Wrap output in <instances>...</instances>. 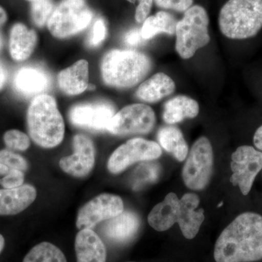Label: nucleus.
<instances>
[{"instance_id": "c85d7f7f", "label": "nucleus", "mask_w": 262, "mask_h": 262, "mask_svg": "<svg viewBox=\"0 0 262 262\" xmlns=\"http://www.w3.org/2000/svg\"><path fill=\"white\" fill-rule=\"evenodd\" d=\"M0 163L9 168L17 169L21 171L28 168L27 160L23 157L5 149L0 151Z\"/></svg>"}, {"instance_id": "72a5a7b5", "label": "nucleus", "mask_w": 262, "mask_h": 262, "mask_svg": "<svg viewBox=\"0 0 262 262\" xmlns=\"http://www.w3.org/2000/svg\"><path fill=\"white\" fill-rule=\"evenodd\" d=\"M130 3H135L139 1V5L136 8L135 18L138 23H143L146 18L149 16L153 0H127Z\"/></svg>"}, {"instance_id": "79ce46f5", "label": "nucleus", "mask_w": 262, "mask_h": 262, "mask_svg": "<svg viewBox=\"0 0 262 262\" xmlns=\"http://www.w3.org/2000/svg\"><path fill=\"white\" fill-rule=\"evenodd\" d=\"M89 90H94L95 89V86L92 85V84H89Z\"/></svg>"}, {"instance_id": "a19ab883", "label": "nucleus", "mask_w": 262, "mask_h": 262, "mask_svg": "<svg viewBox=\"0 0 262 262\" xmlns=\"http://www.w3.org/2000/svg\"><path fill=\"white\" fill-rule=\"evenodd\" d=\"M3 46V36H2L1 32H0V50L2 49Z\"/></svg>"}, {"instance_id": "aec40b11", "label": "nucleus", "mask_w": 262, "mask_h": 262, "mask_svg": "<svg viewBox=\"0 0 262 262\" xmlns=\"http://www.w3.org/2000/svg\"><path fill=\"white\" fill-rule=\"evenodd\" d=\"M13 84L15 90L25 96H38L49 86V77L41 69L22 67L15 73Z\"/></svg>"}, {"instance_id": "58836bf2", "label": "nucleus", "mask_w": 262, "mask_h": 262, "mask_svg": "<svg viewBox=\"0 0 262 262\" xmlns=\"http://www.w3.org/2000/svg\"><path fill=\"white\" fill-rule=\"evenodd\" d=\"M10 168L7 167L6 165H3V164L0 163V182H1L2 179L7 173L9 171Z\"/></svg>"}, {"instance_id": "f257e3e1", "label": "nucleus", "mask_w": 262, "mask_h": 262, "mask_svg": "<svg viewBox=\"0 0 262 262\" xmlns=\"http://www.w3.org/2000/svg\"><path fill=\"white\" fill-rule=\"evenodd\" d=\"M216 262H252L262 259V215L246 212L237 215L215 242Z\"/></svg>"}, {"instance_id": "393cba45", "label": "nucleus", "mask_w": 262, "mask_h": 262, "mask_svg": "<svg viewBox=\"0 0 262 262\" xmlns=\"http://www.w3.org/2000/svg\"><path fill=\"white\" fill-rule=\"evenodd\" d=\"M177 21L174 17L165 11H160L148 16L143 22L141 34L144 39H149L160 33L173 35L175 34Z\"/></svg>"}, {"instance_id": "6ab92c4d", "label": "nucleus", "mask_w": 262, "mask_h": 262, "mask_svg": "<svg viewBox=\"0 0 262 262\" xmlns=\"http://www.w3.org/2000/svg\"><path fill=\"white\" fill-rule=\"evenodd\" d=\"M89 63L85 60L76 62L58 75L60 89L70 96L81 94L89 89Z\"/></svg>"}, {"instance_id": "0eeeda50", "label": "nucleus", "mask_w": 262, "mask_h": 262, "mask_svg": "<svg viewBox=\"0 0 262 262\" xmlns=\"http://www.w3.org/2000/svg\"><path fill=\"white\" fill-rule=\"evenodd\" d=\"M213 168V151L211 141L202 136L188 153L182 170L184 184L192 190H202L209 184Z\"/></svg>"}, {"instance_id": "7ed1b4c3", "label": "nucleus", "mask_w": 262, "mask_h": 262, "mask_svg": "<svg viewBox=\"0 0 262 262\" xmlns=\"http://www.w3.org/2000/svg\"><path fill=\"white\" fill-rule=\"evenodd\" d=\"M151 59L135 51L115 49L103 56L101 71L103 82L116 89H125L139 83L151 69Z\"/></svg>"}, {"instance_id": "f03ea898", "label": "nucleus", "mask_w": 262, "mask_h": 262, "mask_svg": "<svg viewBox=\"0 0 262 262\" xmlns=\"http://www.w3.org/2000/svg\"><path fill=\"white\" fill-rule=\"evenodd\" d=\"M27 125L32 140L41 147H56L64 137L63 117L50 95H38L32 100L27 111Z\"/></svg>"}, {"instance_id": "c9c22d12", "label": "nucleus", "mask_w": 262, "mask_h": 262, "mask_svg": "<svg viewBox=\"0 0 262 262\" xmlns=\"http://www.w3.org/2000/svg\"><path fill=\"white\" fill-rule=\"evenodd\" d=\"M253 144L255 147L259 151H262V125L255 131L253 137Z\"/></svg>"}, {"instance_id": "2f4dec72", "label": "nucleus", "mask_w": 262, "mask_h": 262, "mask_svg": "<svg viewBox=\"0 0 262 262\" xmlns=\"http://www.w3.org/2000/svg\"><path fill=\"white\" fill-rule=\"evenodd\" d=\"M155 5L163 9L186 12L192 6L194 0H154Z\"/></svg>"}, {"instance_id": "e433bc0d", "label": "nucleus", "mask_w": 262, "mask_h": 262, "mask_svg": "<svg viewBox=\"0 0 262 262\" xmlns=\"http://www.w3.org/2000/svg\"><path fill=\"white\" fill-rule=\"evenodd\" d=\"M7 80V71L0 61V91L4 88Z\"/></svg>"}, {"instance_id": "37998d69", "label": "nucleus", "mask_w": 262, "mask_h": 262, "mask_svg": "<svg viewBox=\"0 0 262 262\" xmlns=\"http://www.w3.org/2000/svg\"><path fill=\"white\" fill-rule=\"evenodd\" d=\"M28 1L32 2V3H34V2L38 1V0H28Z\"/></svg>"}, {"instance_id": "cd10ccee", "label": "nucleus", "mask_w": 262, "mask_h": 262, "mask_svg": "<svg viewBox=\"0 0 262 262\" xmlns=\"http://www.w3.org/2000/svg\"><path fill=\"white\" fill-rule=\"evenodd\" d=\"M4 141L8 147L18 151H26L31 144L28 136L18 130L7 131L4 135Z\"/></svg>"}, {"instance_id": "ea45409f", "label": "nucleus", "mask_w": 262, "mask_h": 262, "mask_svg": "<svg viewBox=\"0 0 262 262\" xmlns=\"http://www.w3.org/2000/svg\"><path fill=\"white\" fill-rule=\"evenodd\" d=\"M5 241L4 237L0 234V253L3 251L5 248Z\"/></svg>"}, {"instance_id": "39448f33", "label": "nucleus", "mask_w": 262, "mask_h": 262, "mask_svg": "<svg viewBox=\"0 0 262 262\" xmlns=\"http://www.w3.org/2000/svg\"><path fill=\"white\" fill-rule=\"evenodd\" d=\"M209 17L201 5H193L184 12L176 28V51L182 59L192 58L196 52L206 47L211 41Z\"/></svg>"}, {"instance_id": "bb28decb", "label": "nucleus", "mask_w": 262, "mask_h": 262, "mask_svg": "<svg viewBox=\"0 0 262 262\" xmlns=\"http://www.w3.org/2000/svg\"><path fill=\"white\" fill-rule=\"evenodd\" d=\"M53 10L54 5L51 0H38L34 2L31 7L33 22L37 27H44L48 24Z\"/></svg>"}, {"instance_id": "c03bdc74", "label": "nucleus", "mask_w": 262, "mask_h": 262, "mask_svg": "<svg viewBox=\"0 0 262 262\" xmlns=\"http://www.w3.org/2000/svg\"><path fill=\"white\" fill-rule=\"evenodd\" d=\"M222 205H223V203H220V205H219L218 207L222 206Z\"/></svg>"}, {"instance_id": "4c0bfd02", "label": "nucleus", "mask_w": 262, "mask_h": 262, "mask_svg": "<svg viewBox=\"0 0 262 262\" xmlns=\"http://www.w3.org/2000/svg\"><path fill=\"white\" fill-rule=\"evenodd\" d=\"M8 20V15L4 8L0 6V28L3 27Z\"/></svg>"}, {"instance_id": "412c9836", "label": "nucleus", "mask_w": 262, "mask_h": 262, "mask_svg": "<svg viewBox=\"0 0 262 262\" xmlns=\"http://www.w3.org/2000/svg\"><path fill=\"white\" fill-rule=\"evenodd\" d=\"M176 90L173 79L163 72L155 74L140 84L136 97L148 103H155L170 96Z\"/></svg>"}, {"instance_id": "7c9ffc66", "label": "nucleus", "mask_w": 262, "mask_h": 262, "mask_svg": "<svg viewBox=\"0 0 262 262\" xmlns=\"http://www.w3.org/2000/svg\"><path fill=\"white\" fill-rule=\"evenodd\" d=\"M107 34L106 23L102 18L96 19L93 26L88 43L91 47H98L104 40Z\"/></svg>"}, {"instance_id": "f8f14e48", "label": "nucleus", "mask_w": 262, "mask_h": 262, "mask_svg": "<svg viewBox=\"0 0 262 262\" xmlns=\"http://www.w3.org/2000/svg\"><path fill=\"white\" fill-rule=\"evenodd\" d=\"M115 115L113 105L106 102L82 103L70 110V120L75 126L92 130H107Z\"/></svg>"}, {"instance_id": "473e14b6", "label": "nucleus", "mask_w": 262, "mask_h": 262, "mask_svg": "<svg viewBox=\"0 0 262 262\" xmlns=\"http://www.w3.org/2000/svg\"><path fill=\"white\" fill-rule=\"evenodd\" d=\"M24 175L23 171L17 169L10 168L9 171L3 177L0 184L5 189H13L23 185Z\"/></svg>"}, {"instance_id": "2eb2a0df", "label": "nucleus", "mask_w": 262, "mask_h": 262, "mask_svg": "<svg viewBox=\"0 0 262 262\" xmlns=\"http://www.w3.org/2000/svg\"><path fill=\"white\" fill-rule=\"evenodd\" d=\"M140 227V220L135 213L123 211L117 216L106 220L102 226L103 235L115 243H126L134 237Z\"/></svg>"}, {"instance_id": "f3484780", "label": "nucleus", "mask_w": 262, "mask_h": 262, "mask_svg": "<svg viewBox=\"0 0 262 262\" xmlns=\"http://www.w3.org/2000/svg\"><path fill=\"white\" fill-rule=\"evenodd\" d=\"M37 190L29 184L0 189V215L18 214L28 208L35 201Z\"/></svg>"}, {"instance_id": "4be33fe9", "label": "nucleus", "mask_w": 262, "mask_h": 262, "mask_svg": "<svg viewBox=\"0 0 262 262\" xmlns=\"http://www.w3.org/2000/svg\"><path fill=\"white\" fill-rule=\"evenodd\" d=\"M37 42L35 31L29 29L23 24H15L10 33V56L15 61H25L32 55Z\"/></svg>"}, {"instance_id": "423d86ee", "label": "nucleus", "mask_w": 262, "mask_h": 262, "mask_svg": "<svg viewBox=\"0 0 262 262\" xmlns=\"http://www.w3.org/2000/svg\"><path fill=\"white\" fill-rule=\"evenodd\" d=\"M93 18L94 13L85 0H62L53 10L48 28L53 37L63 39L87 28Z\"/></svg>"}, {"instance_id": "ddd939ff", "label": "nucleus", "mask_w": 262, "mask_h": 262, "mask_svg": "<svg viewBox=\"0 0 262 262\" xmlns=\"http://www.w3.org/2000/svg\"><path fill=\"white\" fill-rule=\"evenodd\" d=\"M73 145L75 152L60 160V168L72 177H86L94 166V143L88 136L77 134L74 137Z\"/></svg>"}, {"instance_id": "f704fd0d", "label": "nucleus", "mask_w": 262, "mask_h": 262, "mask_svg": "<svg viewBox=\"0 0 262 262\" xmlns=\"http://www.w3.org/2000/svg\"><path fill=\"white\" fill-rule=\"evenodd\" d=\"M141 30L138 29H131L128 32L125 34L124 40L128 46H136L140 44L141 39Z\"/></svg>"}, {"instance_id": "20e7f679", "label": "nucleus", "mask_w": 262, "mask_h": 262, "mask_svg": "<svg viewBox=\"0 0 262 262\" xmlns=\"http://www.w3.org/2000/svg\"><path fill=\"white\" fill-rule=\"evenodd\" d=\"M219 27L233 40L256 37L262 29V0H228L220 10Z\"/></svg>"}, {"instance_id": "a878e982", "label": "nucleus", "mask_w": 262, "mask_h": 262, "mask_svg": "<svg viewBox=\"0 0 262 262\" xmlns=\"http://www.w3.org/2000/svg\"><path fill=\"white\" fill-rule=\"evenodd\" d=\"M23 262H67L64 254L55 245L43 242L33 247Z\"/></svg>"}, {"instance_id": "c756f323", "label": "nucleus", "mask_w": 262, "mask_h": 262, "mask_svg": "<svg viewBox=\"0 0 262 262\" xmlns=\"http://www.w3.org/2000/svg\"><path fill=\"white\" fill-rule=\"evenodd\" d=\"M159 174V168L156 164H146L143 165L136 173V187H140L142 184L146 183H151L157 180Z\"/></svg>"}, {"instance_id": "a211bd4d", "label": "nucleus", "mask_w": 262, "mask_h": 262, "mask_svg": "<svg viewBox=\"0 0 262 262\" xmlns=\"http://www.w3.org/2000/svg\"><path fill=\"white\" fill-rule=\"evenodd\" d=\"M180 212V199L173 192L168 193L148 215L149 225L158 232L171 228L177 223Z\"/></svg>"}, {"instance_id": "dca6fc26", "label": "nucleus", "mask_w": 262, "mask_h": 262, "mask_svg": "<svg viewBox=\"0 0 262 262\" xmlns=\"http://www.w3.org/2000/svg\"><path fill=\"white\" fill-rule=\"evenodd\" d=\"M77 262H106V247L92 229H81L75 238Z\"/></svg>"}, {"instance_id": "5701e85b", "label": "nucleus", "mask_w": 262, "mask_h": 262, "mask_svg": "<svg viewBox=\"0 0 262 262\" xmlns=\"http://www.w3.org/2000/svg\"><path fill=\"white\" fill-rule=\"evenodd\" d=\"M199 113V103L196 100L184 95H179L165 103L163 119L169 125H173L185 119L194 118Z\"/></svg>"}, {"instance_id": "9d476101", "label": "nucleus", "mask_w": 262, "mask_h": 262, "mask_svg": "<svg viewBox=\"0 0 262 262\" xmlns=\"http://www.w3.org/2000/svg\"><path fill=\"white\" fill-rule=\"evenodd\" d=\"M230 182L237 186L244 195L252 188L256 176L262 170V151L252 146H239L232 153Z\"/></svg>"}, {"instance_id": "9b49d317", "label": "nucleus", "mask_w": 262, "mask_h": 262, "mask_svg": "<svg viewBox=\"0 0 262 262\" xmlns=\"http://www.w3.org/2000/svg\"><path fill=\"white\" fill-rule=\"evenodd\" d=\"M124 211L123 201L120 196L101 194L82 206L77 214L79 229H92L101 222L117 216Z\"/></svg>"}, {"instance_id": "4468645a", "label": "nucleus", "mask_w": 262, "mask_h": 262, "mask_svg": "<svg viewBox=\"0 0 262 262\" xmlns=\"http://www.w3.org/2000/svg\"><path fill=\"white\" fill-rule=\"evenodd\" d=\"M200 198L194 193H187L180 199L178 222L183 235L187 239L195 237L205 220L203 209H198Z\"/></svg>"}, {"instance_id": "b1692460", "label": "nucleus", "mask_w": 262, "mask_h": 262, "mask_svg": "<svg viewBox=\"0 0 262 262\" xmlns=\"http://www.w3.org/2000/svg\"><path fill=\"white\" fill-rule=\"evenodd\" d=\"M158 138L160 146L178 161H184L187 158L189 148L182 131L178 127H161L158 131Z\"/></svg>"}, {"instance_id": "1a4fd4ad", "label": "nucleus", "mask_w": 262, "mask_h": 262, "mask_svg": "<svg viewBox=\"0 0 262 262\" xmlns=\"http://www.w3.org/2000/svg\"><path fill=\"white\" fill-rule=\"evenodd\" d=\"M161 155L162 149L158 143L140 138L132 139L112 154L108 161V170L113 174L120 173L133 164L158 159Z\"/></svg>"}, {"instance_id": "6e6552de", "label": "nucleus", "mask_w": 262, "mask_h": 262, "mask_svg": "<svg viewBox=\"0 0 262 262\" xmlns=\"http://www.w3.org/2000/svg\"><path fill=\"white\" fill-rule=\"evenodd\" d=\"M156 122L154 110L144 103L128 105L115 114L107 130L114 135L147 134Z\"/></svg>"}]
</instances>
